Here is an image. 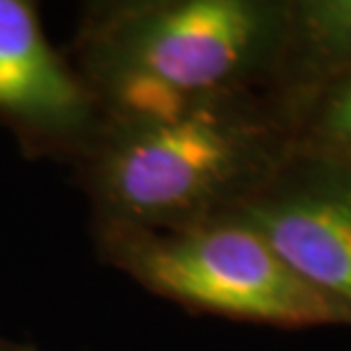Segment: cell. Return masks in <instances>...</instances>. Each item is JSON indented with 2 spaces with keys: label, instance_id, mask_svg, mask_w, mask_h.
I'll return each mask as SVG.
<instances>
[{
  "label": "cell",
  "instance_id": "8992f818",
  "mask_svg": "<svg viewBox=\"0 0 351 351\" xmlns=\"http://www.w3.org/2000/svg\"><path fill=\"white\" fill-rule=\"evenodd\" d=\"M351 71V0L290 3V27L274 94L285 110Z\"/></svg>",
  "mask_w": 351,
  "mask_h": 351
},
{
  "label": "cell",
  "instance_id": "277c9868",
  "mask_svg": "<svg viewBox=\"0 0 351 351\" xmlns=\"http://www.w3.org/2000/svg\"><path fill=\"white\" fill-rule=\"evenodd\" d=\"M230 219L249 226L351 324V162L292 151Z\"/></svg>",
  "mask_w": 351,
  "mask_h": 351
},
{
  "label": "cell",
  "instance_id": "3957f363",
  "mask_svg": "<svg viewBox=\"0 0 351 351\" xmlns=\"http://www.w3.org/2000/svg\"><path fill=\"white\" fill-rule=\"evenodd\" d=\"M94 237L105 263L185 308L283 328L351 326L333 301L230 217L171 230L94 228Z\"/></svg>",
  "mask_w": 351,
  "mask_h": 351
},
{
  "label": "cell",
  "instance_id": "6da1fadb",
  "mask_svg": "<svg viewBox=\"0 0 351 351\" xmlns=\"http://www.w3.org/2000/svg\"><path fill=\"white\" fill-rule=\"evenodd\" d=\"M292 151V121L269 89L169 117L103 121L78 171L94 228L171 230L228 215Z\"/></svg>",
  "mask_w": 351,
  "mask_h": 351
},
{
  "label": "cell",
  "instance_id": "9c48e42d",
  "mask_svg": "<svg viewBox=\"0 0 351 351\" xmlns=\"http://www.w3.org/2000/svg\"><path fill=\"white\" fill-rule=\"evenodd\" d=\"M27 351H37V349H32V347H30V349H27Z\"/></svg>",
  "mask_w": 351,
  "mask_h": 351
},
{
  "label": "cell",
  "instance_id": "52a82bcc",
  "mask_svg": "<svg viewBox=\"0 0 351 351\" xmlns=\"http://www.w3.org/2000/svg\"><path fill=\"white\" fill-rule=\"evenodd\" d=\"M294 149L351 162V71L287 110Z\"/></svg>",
  "mask_w": 351,
  "mask_h": 351
},
{
  "label": "cell",
  "instance_id": "7a4b0ae2",
  "mask_svg": "<svg viewBox=\"0 0 351 351\" xmlns=\"http://www.w3.org/2000/svg\"><path fill=\"white\" fill-rule=\"evenodd\" d=\"M287 27L274 0H103L82 10L73 64L105 121L169 117L274 89Z\"/></svg>",
  "mask_w": 351,
  "mask_h": 351
},
{
  "label": "cell",
  "instance_id": "ba28073f",
  "mask_svg": "<svg viewBox=\"0 0 351 351\" xmlns=\"http://www.w3.org/2000/svg\"><path fill=\"white\" fill-rule=\"evenodd\" d=\"M30 347H25V345H16V342H12V340H5V338H0V351H27Z\"/></svg>",
  "mask_w": 351,
  "mask_h": 351
},
{
  "label": "cell",
  "instance_id": "5b68a950",
  "mask_svg": "<svg viewBox=\"0 0 351 351\" xmlns=\"http://www.w3.org/2000/svg\"><path fill=\"white\" fill-rule=\"evenodd\" d=\"M0 121L30 156L78 165L103 128L96 96L27 0H0Z\"/></svg>",
  "mask_w": 351,
  "mask_h": 351
}]
</instances>
